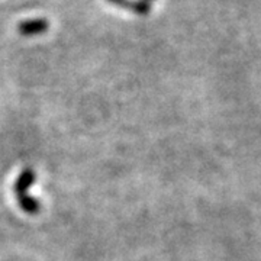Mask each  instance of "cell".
Segmentation results:
<instances>
[{
	"mask_svg": "<svg viewBox=\"0 0 261 261\" xmlns=\"http://www.w3.org/2000/svg\"><path fill=\"white\" fill-rule=\"evenodd\" d=\"M147 2H152V0H147Z\"/></svg>",
	"mask_w": 261,
	"mask_h": 261,
	"instance_id": "obj_5",
	"label": "cell"
},
{
	"mask_svg": "<svg viewBox=\"0 0 261 261\" xmlns=\"http://www.w3.org/2000/svg\"><path fill=\"white\" fill-rule=\"evenodd\" d=\"M109 3H112L118 8H123V9L130 10V6H132V0H108Z\"/></svg>",
	"mask_w": 261,
	"mask_h": 261,
	"instance_id": "obj_4",
	"label": "cell"
},
{
	"mask_svg": "<svg viewBox=\"0 0 261 261\" xmlns=\"http://www.w3.org/2000/svg\"><path fill=\"white\" fill-rule=\"evenodd\" d=\"M35 181V173L32 168H25L19 177L16 178V183H15V196H16V200H18V205L20 206V209L23 212H27L29 215H35L39 212L41 206L38 203L37 199L31 197L28 195L29 187L34 185Z\"/></svg>",
	"mask_w": 261,
	"mask_h": 261,
	"instance_id": "obj_1",
	"label": "cell"
},
{
	"mask_svg": "<svg viewBox=\"0 0 261 261\" xmlns=\"http://www.w3.org/2000/svg\"><path fill=\"white\" fill-rule=\"evenodd\" d=\"M130 12H134L137 15H148L151 12V5L147 0H132Z\"/></svg>",
	"mask_w": 261,
	"mask_h": 261,
	"instance_id": "obj_3",
	"label": "cell"
},
{
	"mask_svg": "<svg viewBox=\"0 0 261 261\" xmlns=\"http://www.w3.org/2000/svg\"><path fill=\"white\" fill-rule=\"evenodd\" d=\"M48 28H49V22L47 19H29L19 23L18 32L23 37H34L47 32Z\"/></svg>",
	"mask_w": 261,
	"mask_h": 261,
	"instance_id": "obj_2",
	"label": "cell"
}]
</instances>
